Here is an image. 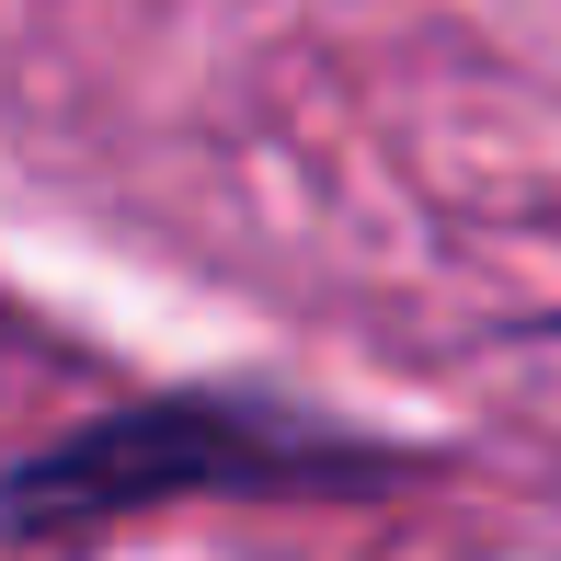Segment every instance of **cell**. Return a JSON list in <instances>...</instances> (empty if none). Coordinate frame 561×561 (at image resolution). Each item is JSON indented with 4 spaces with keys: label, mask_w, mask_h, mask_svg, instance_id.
I'll return each instance as SVG.
<instances>
[{
    "label": "cell",
    "mask_w": 561,
    "mask_h": 561,
    "mask_svg": "<svg viewBox=\"0 0 561 561\" xmlns=\"http://www.w3.org/2000/svg\"><path fill=\"white\" fill-rule=\"evenodd\" d=\"M390 470H413V458L333 436L287 401L184 390V401H126L81 436L35 447L23 470H0V527H92L172 493H321V481H390Z\"/></svg>",
    "instance_id": "obj_1"
}]
</instances>
